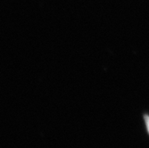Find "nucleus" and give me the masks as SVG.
I'll use <instances>...</instances> for the list:
<instances>
[{"label":"nucleus","mask_w":149,"mask_h":148,"mask_svg":"<svg viewBox=\"0 0 149 148\" xmlns=\"http://www.w3.org/2000/svg\"><path fill=\"white\" fill-rule=\"evenodd\" d=\"M145 120H146V125L147 131L149 133V116H146L145 117Z\"/></svg>","instance_id":"nucleus-1"}]
</instances>
